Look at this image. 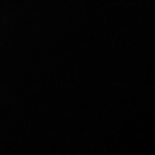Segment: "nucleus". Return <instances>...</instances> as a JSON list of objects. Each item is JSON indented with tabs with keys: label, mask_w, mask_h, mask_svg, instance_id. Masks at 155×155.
Masks as SVG:
<instances>
[]
</instances>
